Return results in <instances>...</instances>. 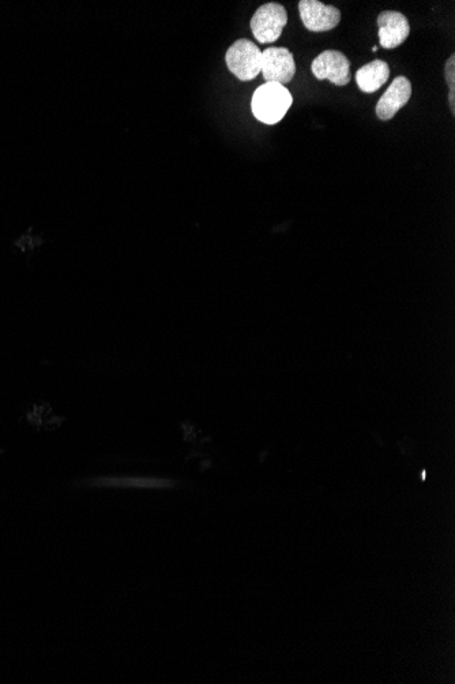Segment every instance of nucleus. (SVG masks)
I'll use <instances>...</instances> for the list:
<instances>
[{
	"label": "nucleus",
	"mask_w": 455,
	"mask_h": 684,
	"mask_svg": "<svg viewBox=\"0 0 455 684\" xmlns=\"http://www.w3.org/2000/svg\"><path fill=\"white\" fill-rule=\"evenodd\" d=\"M292 103V94L285 86L266 83L252 94V114L262 124L275 125L283 121Z\"/></svg>",
	"instance_id": "nucleus-1"
},
{
	"label": "nucleus",
	"mask_w": 455,
	"mask_h": 684,
	"mask_svg": "<svg viewBox=\"0 0 455 684\" xmlns=\"http://www.w3.org/2000/svg\"><path fill=\"white\" fill-rule=\"evenodd\" d=\"M225 60L228 68L236 78L240 81H251L260 73L262 51L250 40L240 38L228 48Z\"/></svg>",
	"instance_id": "nucleus-2"
},
{
	"label": "nucleus",
	"mask_w": 455,
	"mask_h": 684,
	"mask_svg": "<svg viewBox=\"0 0 455 684\" xmlns=\"http://www.w3.org/2000/svg\"><path fill=\"white\" fill-rule=\"evenodd\" d=\"M286 22H288V12L285 7L272 2V4H263L255 12L250 27L258 42L268 44V43L277 42Z\"/></svg>",
	"instance_id": "nucleus-3"
},
{
	"label": "nucleus",
	"mask_w": 455,
	"mask_h": 684,
	"mask_svg": "<svg viewBox=\"0 0 455 684\" xmlns=\"http://www.w3.org/2000/svg\"><path fill=\"white\" fill-rule=\"evenodd\" d=\"M260 71L267 83H291L296 74L295 56L288 48L270 47L262 52Z\"/></svg>",
	"instance_id": "nucleus-4"
},
{
	"label": "nucleus",
	"mask_w": 455,
	"mask_h": 684,
	"mask_svg": "<svg viewBox=\"0 0 455 684\" xmlns=\"http://www.w3.org/2000/svg\"><path fill=\"white\" fill-rule=\"evenodd\" d=\"M316 80H327L337 86L350 83V62L339 51L327 50L319 53L311 65Z\"/></svg>",
	"instance_id": "nucleus-5"
},
{
	"label": "nucleus",
	"mask_w": 455,
	"mask_h": 684,
	"mask_svg": "<svg viewBox=\"0 0 455 684\" xmlns=\"http://www.w3.org/2000/svg\"><path fill=\"white\" fill-rule=\"evenodd\" d=\"M299 12L304 27L311 32H329L341 21V12L337 7L327 6L318 0H301Z\"/></svg>",
	"instance_id": "nucleus-6"
},
{
	"label": "nucleus",
	"mask_w": 455,
	"mask_h": 684,
	"mask_svg": "<svg viewBox=\"0 0 455 684\" xmlns=\"http://www.w3.org/2000/svg\"><path fill=\"white\" fill-rule=\"evenodd\" d=\"M379 43L385 50L403 44L411 33L408 18L398 12H382L378 15Z\"/></svg>",
	"instance_id": "nucleus-7"
},
{
	"label": "nucleus",
	"mask_w": 455,
	"mask_h": 684,
	"mask_svg": "<svg viewBox=\"0 0 455 684\" xmlns=\"http://www.w3.org/2000/svg\"><path fill=\"white\" fill-rule=\"evenodd\" d=\"M411 96V84L406 76H397L377 104V117L380 121H390L408 104Z\"/></svg>",
	"instance_id": "nucleus-8"
},
{
	"label": "nucleus",
	"mask_w": 455,
	"mask_h": 684,
	"mask_svg": "<svg viewBox=\"0 0 455 684\" xmlns=\"http://www.w3.org/2000/svg\"><path fill=\"white\" fill-rule=\"evenodd\" d=\"M93 487H127V489H167L173 487L172 479L157 477H100L92 481Z\"/></svg>",
	"instance_id": "nucleus-9"
},
{
	"label": "nucleus",
	"mask_w": 455,
	"mask_h": 684,
	"mask_svg": "<svg viewBox=\"0 0 455 684\" xmlns=\"http://www.w3.org/2000/svg\"><path fill=\"white\" fill-rule=\"evenodd\" d=\"M388 76H390V68L387 63L377 60L357 70V86L364 93H375L387 83Z\"/></svg>",
	"instance_id": "nucleus-10"
},
{
	"label": "nucleus",
	"mask_w": 455,
	"mask_h": 684,
	"mask_svg": "<svg viewBox=\"0 0 455 684\" xmlns=\"http://www.w3.org/2000/svg\"><path fill=\"white\" fill-rule=\"evenodd\" d=\"M446 83L449 85V103L450 109H451L452 115L455 114V55L452 53L450 56V60L446 63Z\"/></svg>",
	"instance_id": "nucleus-11"
},
{
	"label": "nucleus",
	"mask_w": 455,
	"mask_h": 684,
	"mask_svg": "<svg viewBox=\"0 0 455 684\" xmlns=\"http://www.w3.org/2000/svg\"><path fill=\"white\" fill-rule=\"evenodd\" d=\"M377 51H378V47H377V45H375V47L372 48V52H377Z\"/></svg>",
	"instance_id": "nucleus-12"
}]
</instances>
